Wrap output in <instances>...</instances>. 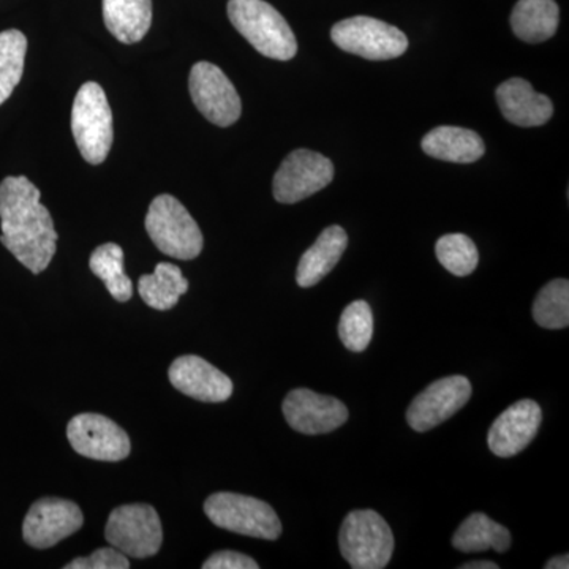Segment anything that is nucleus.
<instances>
[{"label": "nucleus", "mask_w": 569, "mask_h": 569, "mask_svg": "<svg viewBox=\"0 0 569 569\" xmlns=\"http://www.w3.org/2000/svg\"><path fill=\"white\" fill-rule=\"evenodd\" d=\"M40 197L26 176H9L0 182V242L32 274H41L58 250L59 236Z\"/></svg>", "instance_id": "nucleus-1"}, {"label": "nucleus", "mask_w": 569, "mask_h": 569, "mask_svg": "<svg viewBox=\"0 0 569 569\" xmlns=\"http://www.w3.org/2000/svg\"><path fill=\"white\" fill-rule=\"evenodd\" d=\"M228 18L236 31L266 58L290 61L298 52V41L290 26L264 0H230Z\"/></svg>", "instance_id": "nucleus-2"}, {"label": "nucleus", "mask_w": 569, "mask_h": 569, "mask_svg": "<svg viewBox=\"0 0 569 569\" xmlns=\"http://www.w3.org/2000/svg\"><path fill=\"white\" fill-rule=\"evenodd\" d=\"M146 231L160 252L176 260H194L204 246L203 233L186 206L171 197L159 194L146 213Z\"/></svg>", "instance_id": "nucleus-3"}, {"label": "nucleus", "mask_w": 569, "mask_h": 569, "mask_svg": "<svg viewBox=\"0 0 569 569\" xmlns=\"http://www.w3.org/2000/svg\"><path fill=\"white\" fill-rule=\"evenodd\" d=\"M339 545L351 568L383 569L395 552V535L373 509H356L343 519Z\"/></svg>", "instance_id": "nucleus-4"}, {"label": "nucleus", "mask_w": 569, "mask_h": 569, "mask_svg": "<svg viewBox=\"0 0 569 569\" xmlns=\"http://www.w3.org/2000/svg\"><path fill=\"white\" fill-rule=\"evenodd\" d=\"M71 133L86 162L100 164L111 151L114 130L107 93L97 82H86L71 108Z\"/></svg>", "instance_id": "nucleus-5"}, {"label": "nucleus", "mask_w": 569, "mask_h": 569, "mask_svg": "<svg viewBox=\"0 0 569 569\" xmlns=\"http://www.w3.org/2000/svg\"><path fill=\"white\" fill-rule=\"evenodd\" d=\"M204 512L213 526L244 537L276 541L282 535L279 516L258 498L233 492L213 493L204 501Z\"/></svg>", "instance_id": "nucleus-6"}, {"label": "nucleus", "mask_w": 569, "mask_h": 569, "mask_svg": "<svg viewBox=\"0 0 569 569\" xmlns=\"http://www.w3.org/2000/svg\"><path fill=\"white\" fill-rule=\"evenodd\" d=\"M104 538L123 556L148 559L162 548V522L151 505H122L108 518Z\"/></svg>", "instance_id": "nucleus-7"}, {"label": "nucleus", "mask_w": 569, "mask_h": 569, "mask_svg": "<svg viewBox=\"0 0 569 569\" xmlns=\"http://www.w3.org/2000/svg\"><path fill=\"white\" fill-rule=\"evenodd\" d=\"M331 39L340 50L369 61L400 58L408 48L406 33L388 22L370 17H355L337 22Z\"/></svg>", "instance_id": "nucleus-8"}, {"label": "nucleus", "mask_w": 569, "mask_h": 569, "mask_svg": "<svg viewBox=\"0 0 569 569\" xmlns=\"http://www.w3.org/2000/svg\"><path fill=\"white\" fill-rule=\"evenodd\" d=\"M335 179V164L321 153L298 149L280 164L272 181L279 203L295 204L312 197Z\"/></svg>", "instance_id": "nucleus-9"}, {"label": "nucleus", "mask_w": 569, "mask_h": 569, "mask_svg": "<svg viewBox=\"0 0 569 569\" xmlns=\"http://www.w3.org/2000/svg\"><path fill=\"white\" fill-rule=\"evenodd\" d=\"M189 89L194 107L209 122L230 127L241 118V97L233 82L213 63H194L190 70Z\"/></svg>", "instance_id": "nucleus-10"}, {"label": "nucleus", "mask_w": 569, "mask_h": 569, "mask_svg": "<svg viewBox=\"0 0 569 569\" xmlns=\"http://www.w3.org/2000/svg\"><path fill=\"white\" fill-rule=\"evenodd\" d=\"M67 438L78 455L102 462H119L132 451L126 430L103 415H78L67 426Z\"/></svg>", "instance_id": "nucleus-11"}, {"label": "nucleus", "mask_w": 569, "mask_h": 569, "mask_svg": "<svg viewBox=\"0 0 569 569\" xmlns=\"http://www.w3.org/2000/svg\"><path fill=\"white\" fill-rule=\"evenodd\" d=\"M84 523L80 507L62 498H40L22 523V537L33 549H50L77 533Z\"/></svg>", "instance_id": "nucleus-12"}, {"label": "nucleus", "mask_w": 569, "mask_h": 569, "mask_svg": "<svg viewBox=\"0 0 569 569\" xmlns=\"http://www.w3.org/2000/svg\"><path fill=\"white\" fill-rule=\"evenodd\" d=\"M471 397V383L462 376L441 378L415 397L407 411V421L417 432H429L433 427L455 417Z\"/></svg>", "instance_id": "nucleus-13"}, {"label": "nucleus", "mask_w": 569, "mask_h": 569, "mask_svg": "<svg viewBox=\"0 0 569 569\" xmlns=\"http://www.w3.org/2000/svg\"><path fill=\"white\" fill-rule=\"evenodd\" d=\"M283 417L296 432L321 436L335 432L348 421L346 403L331 396H321L310 389H293L283 400Z\"/></svg>", "instance_id": "nucleus-14"}, {"label": "nucleus", "mask_w": 569, "mask_h": 569, "mask_svg": "<svg viewBox=\"0 0 569 569\" xmlns=\"http://www.w3.org/2000/svg\"><path fill=\"white\" fill-rule=\"evenodd\" d=\"M541 419V408L535 400H519L515 406L507 408L490 427V451L503 459L519 455L537 437Z\"/></svg>", "instance_id": "nucleus-15"}, {"label": "nucleus", "mask_w": 569, "mask_h": 569, "mask_svg": "<svg viewBox=\"0 0 569 569\" xmlns=\"http://www.w3.org/2000/svg\"><path fill=\"white\" fill-rule=\"evenodd\" d=\"M171 385L182 395L208 403L224 402L233 395V381L200 356L176 359L168 370Z\"/></svg>", "instance_id": "nucleus-16"}, {"label": "nucleus", "mask_w": 569, "mask_h": 569, "mask_svg": "<svg viewBox=\"0 0 569 569\" xmlns=\"http://www.w3.org/2000/svg\"><path fill=\"white\" fill-rule=\"evenodd\" d=\"M497 102L505 119L519 127L545 126L553 114L549 97L535 91L522 78H511L498 86Z\"/></svg>", "instance_id": "nucleus-17"}, {"label": "nucleus", "mask_w": 569, "mask_h": 569, "mask_svg": "<svg viewBox=\"0 0 569 569\" xmlns=\"http://www.w3.org/2000/svg\"><path fill=\"white\" fill-rule=\"evenodd\" d=\"M348 247V234L339 224L326 228L318 236L316 244L301 257L296 271L299 287H316L339 263Z\"/></svg>", "instance_id": "nucleus-18"}, {"label": "nucleus", "mask_w": 569, "mask_h": 569, "mask_svg": "<svg viewBox=\"0 0 569 569\" xmlns=\"http://www.w3.org/2000/svg\"><path fill=\"white\" fill-rule=\"evenodd\" d=\"M422 151L437 160L451 163H473L486 152L485 141L473 130L441 126L422 138Z\"/></svg>", "instance_id": "nucleus-19"}, {"label": "nucleus", "mask_w": 569, "mask_h": 569, "mask_svg": "<svg viewBox=\"0 0 569 569\" xmlns=\"http://www.w3.org/2000/svg\"><path fill=\"white\" fill-rule=\"evenodd\" d=\"M103 20L121 43H138L151 29L152 0H103Z\"/></svg>", "instance_id": "nucleus-20"}, {"label": "nucleus", "mask_w": 569, "mask_h": 569, "mask_svg": "<svg viewBox=\"0 0 569 569\" xmlns=\"http://www.w3.org/2000/svg\"><path fill=\"white\" fill-rule=\"evenodd\" d=\"M559 21L560 10L556 0H519L511 13L512 31L527 43L552 39Z\"/></svg>", "instance_id": "nucleus-21"}, {"label": "nucleus", "mask_w": 569, "mask_h": 569, "mask_svg": "<svg viewBox=\"0 0 569 569\" xmlns=\"http://www.w3.org/2000/svg\"><path fill=\"white\" fill-rule=\"evenodd\" d=\"M511 542L507 527L488 518L485 512L468 516L452 537V548L466 553L486 552L489 549L505 553L511 548Z\"/></svg>", "instance_id": "nucleus-22"}, {"label": "nucleus", "mask_w": 569, "mask_h": 569, "mask_svg": "<svg viewBox=\"0 0 569 569\" xmlns=\"http://www.w3.org/2000/svg\"><path fill=\"white\" fill-rule=\"evenodd\" d=\"M189 290V280L181 269L171 263H159L152 274L141 276L138 280V293L142 301L156 310L173 309L179 298Z\"/></svg>", "instance_id": "nucleus-23"}, {"label": "nucleus", "mask_w": 569, "mask_h": 569, "mask_svg": "<svg viewBox=\"0 0 569 569\" xmlns=\"http://www.w3.org/2000/svg\"><path fill=\"white\" fill-rule=\"evenodd\" d=\"M92 274L100 280L118 302H127L132 299L133 283L130 277L123 272V252L118 244H102L97 247L89 260Z\"/></svg>", "instance_id": "nucleus-24"}, {"label": "nucleus", "mask_w": 569, "mask_h": 569, "mask_svg": "<svg viewBox=\"0 0 569 569\" xmlns=\"http://www.w3.org/2000/svg\"><path fill=\"white\" fill-rule=\"evenodd\" d=\"M28 39L17 29L0 32V104L7 102L24 73Z\"/></svg>", "instance_id": "nucleus-25"}, {"label": "nucleus", "mask_w": 569, "mask_h": 569, "mask_svg": "<svg viewBox=\"0 0 569 569\" xmlns=\"http://www.w3.org/2000/svg\"><path fill=\"white\" fill-rule=\"evenodd\" d=\"M533 318L541 328H568L569 282L567 279L552 280L539 291L533 302Z\"/></svg>", "instance_id": "nucleus-26"}, {"label": "nucleus", "mask_w": 569, "mask_h": 569, "mask_svg": "<svg viewBox=\"0 0 569 569\" xmlns=\"http://www.w3.org/2000/svg\"><path fill=\"white\" fill-rule=\"evenodd\" d=\"M438 261L447 271L458 277L470 276L478 268L477 246L466 234H445L436 244Z\"/></svg>", "instance_id": "nucleus-27"}, {"label": "nucleus", "mask_w": 569, "mask_h": 569, "mask_svg": "<svg viewBox=\"0 0 569 569\" xmlns=\"http://www.w3.org/2000/svg\"><path fill=\"white\" fill-rule=\"evenodd\" d=\"M373 336V313L366 301H355L340 317L339 337L343 346L355 353L369 347Z\"/></svg>", "instance_id": "nucleus-28"}, {"label": "nucleus", "mask_w": 569, "mask_h": 569, "mask_svg": "<svg viewBox=\"0 0 569 569\" xmlns=\"http://www.w3.org/2000/svg\"><path fill=\"white\" fill-rule=\"evenodd\" d=\"M66 569H129V557L116 548L97 549L92 556L71 560Z\"/></svg>", "instance_id": "nucleus-29"}, {"label": "nucleus", "mask_w": 569, "mask_h": 569, "mask_svg": "<svg viewBox=\"0 0 569 569\" xmlns=\"http://www.w3.org/2000/svg\"><path fill=\"white\" fill-rule=\"evenodd\" d=\"M260 565L252 557L234 550H220L212 553L203 563V569H258Z\"/></svg>", "instance_id": "nucleus-30"}, {"label": "nucleus", "mask_w": 569, "mask_h": 569, "mask_svg": "<svg viewBox=\"0 0 569 569\" xmlns=\"http://www.w3.org/2000/svg\"><path fill=\"white\" fill-rule=\"evenodd\" d=\"M546 569H568L569 568V556L565 553V556H557L553 559H550L548 563L545 565Z\"/></svg>", "instance_id": "nucleus-31"}, {"label": "nucleus", "mask_w": 569, "mask_h": 569, "mask_svg": "<svg viewBox=\"0 0 569 569\" xmlns=\"http://www.w3.org/2000/svg\"><path fill=\"white\" fill-rule=\"evenodd\" d=\"M460 569H498V565L493 563V561L488 560H478V561H468V563L459 567Z\"/></svg>", "instance_id": "nucleus-32"}]
</instances>
